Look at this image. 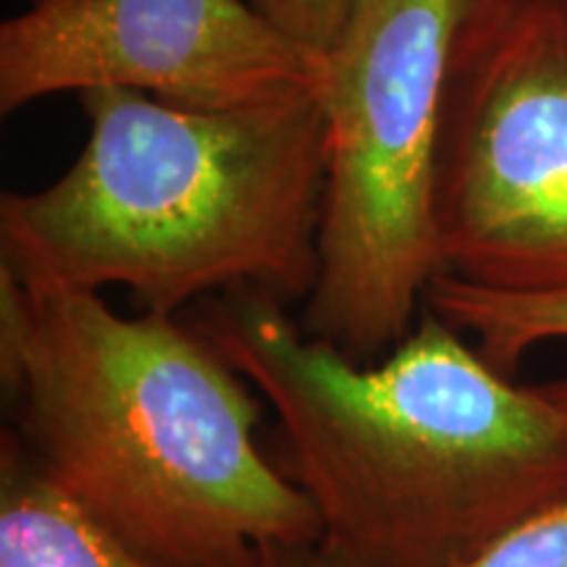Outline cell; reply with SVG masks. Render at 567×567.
Instances as JSON below:
<instances>
[{"label":"cell","mask_w":567,"mask_h":567,"mask_svg":"<svg viewBox=\"0 0 567 567\" xmlns=\"http://www.w3.org/2000/svg\"><path fill=\"white\" fill-rule=\"evenodd\" d=\"M423 308L476 339V350L507 375L517 371L528 350L567 339V292H496L442 274L431 281Z\"/></svg>","instance_id":"ba28073f"},{"label":"cell","mask_w":567,"mask_h":567,"mask_svg":"<svg viewBox=\"0 0 567 567\" xmlns=\"http://www.w3.org/2000/svg\"><path fill=\"white\" fill-rule=\"evenodd\" d=\"M255 289L195 326L276 415L274 460L360 567H463L567 499V415L431 310L375 363L310 337Z\"/></svg>","instance_id":"6da1fadb"},{"label":"cell","mask_w":567,"mask_h":567,"mask_svg":"<svg viewBox=\"0 0 567 567\" xmlns=\"http://www.w3.org/2000/svg\"><path fill=\"white\" fill-rule=\"evenodd\" d=\"M0 384L42 473L155 563L258 567L271 544L323 536L260 450L255 386L195 323L0 268Z\"/></svg>","instance_id":"7a4b0ae2"},{"label":"cell","mask_w":567,"mask_h":567,"mask_svg":"<svg viewBox=\"0 0 567 567\" xmlns=\"http://www.w3.org/2000/svg\"><path fill=\"white\" fill-rule=\"evenodd\" d=\"M326 55L247 0H30L0 24V113L116 87L189 109L318 95Z\"/></svg>","instance_id":"8992f818"},{"label":"cell","mask_w":567,"mask_h":567,"mask_svg":"<svg viewBox=\"0 0 567 567\" xmlns=\"http://www.w3.org/2000/svg\"><path fill=\"white\" fill-rule=\"evenodd\" d=\"M247 3L295 42L316 53H326L344 30L358 0H247Z\"/></svg>","instance_id":"30bf717a"},{"label":"cell","mask_w":567,"mask_h":567,"mask_svg":"<svg viewBox=\"0 0 567 567\" xmlns=\"http://www.w3.org/2000/svg\"><path fill=\"white\" fill-rule=\"evenodd\" d=\"M442 271L567 292V0H486L460 38L436 158Z\"/></svg>","instance_id":"5b68a950"},{"label":"cell","mask_w":567,"mask_h":567,"mask_svg":"<svg viewBox=\"0 0 567 567\" xmlns=\"http://www.w3.org/2000/svg\"><path fill=\"white\" fill-rule=\"evenodd\" d=\"M536 386L538 392L547 396L551 405L559 408L567 415V375L565 379H555V381H547V384H536Z\"/></svg>","instance_id":"7c38bea8"},{"label":"cell","mask_w":567,"mask_h":567,"mask_svg":"<svg viewBox=\"0 0 567 567\" xmlns=\"http://www.w3.org/2000/svg\"><path fill=\"white\" fill-rule=\"evenodd\" d=\"M258 567H360L329 538H305V542L271 544L260 555Z\"/></svg>","instance_id":"8fae6325"},{"label":"cell","mask_w":567,"mask_h":567,"mask_svg":"<svg viewBox=\"0 0 567 567\" xmlns=\"http://www.w3.org/2000/svg\"><path fill=\"white\" fill-rule=\"evenodd\" d=\"M80 101L90 134L69 172L0 195L3 271L38 287H124L161 316L234 289L308 300L326 187L321 92L243 109L116 87Z\"/></svg>","instance_id":"3957f363"},{"label":"cell","mask_w":567,"mask_h":567,"mask_svg":"<svg viewBox=\"0 0 567 567\" xmlns=\"http://www.w3.org/2000/svg\"><path fill=\"white\" fill-rule=\"evenodd\" d=\"M486 0H358L326 51L318 279L300 326L354 363L413 331L436 243V158L452 63Z\"/></svg>","instance_id":"277c9868"},{"label":"cell","mask_w":567,"mask_h":567,"mask_svg":"<svg viewBox=\"0 0 567 567\" xmlns=\"http://www.w3.org/2000/svg\"><path fill=\"white\" fill-rule=\"evenodd\" d=\"M463 567H567V499L528 515Z\"/></svg>","instance_id":"9c48e42d"},{"label":"cell","mask_w":567,"mask_h":567,"mask_svg":"<svg viewBox=\"0 0 567 567\" xmlns=\"http://www.w3.org/2000/svg\"><path fill=\"white\" fill-rule=\"evenodd\" d=\"M0 567H166L63 494L24 444H0Z\"/></svg>","instance_id":"52a82bcc"}]
</instances>
